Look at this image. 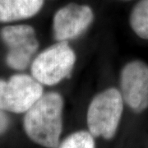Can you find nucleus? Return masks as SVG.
<instances>
[{
    "mask_svg": "<svg viewBox=\"0 0 148 148\" xmlns=\"http://www.w3.org/2000/svg\"><path fill=\"white\" fill-rule=\"evenodd\" d=\"M64 100L57 92H48L26 112L24 129L34 143L57 148L63 129Z\"/></svg>",
    "mask_w": 148,
    "mask_h": 148,
    "instance_id": "1",
    "label": "nucleus"
},
{
    "mask_svg": "<svg viewBox=\"0 0 148 148\" xmlns=\"http://www.w3.org/2000/svg\"><path fill=\"white\" fill-rule=\"evenodd\" d=\"M123 99L116 88L103 90L93 98L87 110V126L94 137L110 140L114 137L120 123Z\"/></svg>",
    "mask_w": 148,
    "mask_h": 148,
    "instance_id": "2",
    "label": "nucleus"
},
{
    "mask_svg": "<svg viewBox=\"0 0 148 148\" xmlns=\"http://www.w3.org/2000/svg\"><path fill=\"white\" fill-rule=\"evenodd\" d=\"M76 63V54L68 41H58L40 53L32 64V77L46 86L68 77Z\"/></svg>",
    "mask_w": 148,
    "mask_h": 148,
    "instance_id": "3",
    "label": "nucleus"
},
{
    "mask_svg": "<svg viewBox=\"0 0 148 148\" xmlns=\"http://www.w3.org/2000/svg\"><path fill=\"white\" fill-rule=\"evenodd\" d=\"M43 95V86L33 77L25 74L0 79V110L26 113Z\"/></svg>",
    "mask_w": 148,
    "mask_h": 148,
    "instance_id": "4",
    "label": "nucleus"
},
{
    "mask_svg": "<svg viewBox=\"0 0 148 148\" xmlns=\"http://www.w3.org/2000/svg\"><path fill=\"white\" fill-rule=\"evenodd\" d=\"M0 36L8 49L6 57L8 67L16 70L27 69L39 48L34 28L28 25L8 26L1 30Z\"/></svg>",
    "mask_w": 148,
    "mask_h": 148,
    "instance_id": "5",
    "label": "nucleus"
},
{
    "mask_svg": "<svg viewBox=\"0 0 148 148\" xmlns=\"http://www.w3.org/2000/svg\"><path fill=\"white\" fill-rule=\"evenodd\" d=\"M120 90L123 101L136 113L148 108V65L135 60L127 64L120 75Z\"/></svg>",
    "mask_w": 148,
    "mask_h": 148,
    "instance_id": "6",
    "label": "nucleus"
},
{
    "mask_svg": "<svg viewBox=\"0 0 148 148\" xmlns=\"http://www.w3.org/2000/svg\"><path fill=\"white\" fill-rule=\"evenodd\" d=\"M94 14L89 6L69 3L58 9L53 21L54 39L69 41L82 35L89 27Z\"/></svg>",
    "mask_w": 148,
    "mask_h": 148,
    "instance_id": "7",
    "label": "nucleus"
},
{
    "mask_svg": "<svg viewBox=\"0 0 148 148\" xmlns=\"http://www.w3.org/2000/svg\"><path fill=\"white\" fill-rule=\"evenodd\" d=\"M44 0H0V22L30 18L42 8Z\"/></svg>",
    "mask_w": 148,
    "mask_h": 148,
    "instance_id": "8",
    "label": "nucleus"
},
{
    "mask_svg": "<svg viewBox=\"0 0 148 148\" xmlns=\"http://www.w3.org/2000/svg\"><path fill=\"white\" fill-rule=\"evenodd\" d=\"M130 26L138 36L148 40V0H140L132 8Z\"/></svg>",
    "mask_w": 148,
    "mask_h": 148,
    "instance_id": "9",
    "label": "nucleus"
},
{
    "mask_svg": "<svg viewBox=\"0 0 148 148\" xmlns=\"http://www.w3.org/2000/svg\"><path fill=\"white\" fill-rule=\"evenodd\" d=\"M57 148H95L94 136L86 131L73 132L59 143Z\"/></svg>",
    "mask_w": 148,
    "mask_h": 148,
    "instance_id": "10",
    "label": "nucleus"
},
{
    "mask_svg": "<svg viewBox=\"0 0 148 148\" xmlns=\"http://www.w3.org/2000/svg\"><path fill=\"white\" fill-rule=\"evenodd\" d=\"M8 123H9V120L7 114L4 113V111L0 110V135L5 132L6 130L8 129Z\"/></svg>",
    "mask_w": 148,
    "mask_h": 148,
    "instance_id": "11",
    "label": "nucleus"
}]
</instances>
